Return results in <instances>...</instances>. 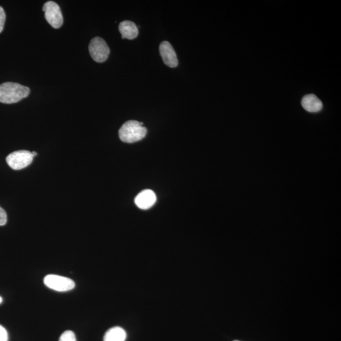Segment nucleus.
I'll use <instances>...</instances> for the list:
<instances>
[{
	"mask_svg": "<svg viewBox=\"0 0 341 341\" xmlns=\"http://www.w3.org/2000/svg\"><path fill=\"white\" fill-rule=\"evenodd\" d=\"M44 284L49 288L58 292H66L74 289V281L66 277L50 274L44 279Z\"/></svg>",
	"mask_w": 341,
	"mask_h": 341,
	"instance_id": "20e7f679",
	"label": "nucleus"
},
{
	"mask_svg": "<svg viewBox=\"0 0 341 341\" xmlns=\"http://www.w3.org/2000/svg\"><path fill=\"white\" fill-rule=\"evenodd\" d=\"M7 222V215L3 209L0 207V226H4Z\"/></svg>",
	"mask_w": 341,
	"mask_h": 341,
	"instance_id": "4468645a",
	"label": "nucleus"
},
{
	"mask_svg": "<svg viewBox=\"0 0 341 341\" xmlns=\"http://www.w3.org/2000/svg\"></svg>",
	"mask_w": 341,
	"mask_h": 341,
	"instance_id": "a211bd4d",
	"label": "nucleus"
},
{
	"mask_svg": "<svg viewBox=\"0 0 341 341\" xmlns=\"http://www.w3.org/2000/svg\"><path fill=\"white\" fill-rule=\"evenodd\" d=\"M2 302H3V299H2V298L1 297V296H0V304H1V303H2Z\"/></svg>",
	"mask_w": 341,
	"mask_h": 341,
	"instance_id": "f3484780",
	"label": "nucleus"
},
{
	"mask_svg": "<svg viewBox=\"0 0 341 341\" xmlns=\"http://www.w3.org/2000/svg\"><path fill=\"white\" fill-rule=\"evenodd\" d=\"M127 333L119 327H112L106 332L104 336V341H125Z\"/></svg>",
	"mask_w": 341,
	"mask_h": 341,
	"instance_id": "9b49d317",
	"label": "nucleus"
},
{
	"mask_svg": "<svg viewBox=\"0 0 341 341\" xmlns=\"http://www.w3.org/2000/svg\"><path fill=\"white\" fill-rule=\"evenodd\" d=\"M29 93V88L21 84L13 83L1 84H0V103H18L28 97Z\"/></svg>",
	"mask_w": 341,
	"mask_h": 341,
	"instance_id": "f257e3e1",
	"label": "nucleus"
},
{
	"mask_svg": "<svg viewBox=\"0 0 341 341\" xmlns=\"http://www.w3.org/2000/svg\"><path fill=\"white\" fill-rule=\"evenodd\" d=\"M43 10L48 23L53 28H60L63 24V18L58 4L52 1L46 2L44 4Z\"/></svg>",
	"mask_w": 341,
	"mask_h": 341,
	"instance_id": "423d86ee",
	"label": "nucleus"
},
{
	"mask_svg": "<svg viewBox=\"0 0 341 341\" xmlns=\"http://www.w3.org/2000/svg\"><path fill=\"white\" fill-rule=\"evenodd\" d=\"M156 201V196L151 190H144L141 192L135 199L137 207L141 209L147 210L154 205Z\"/></svg>",
	"mask_w": 341,
	"mask_h": 341,
	"instance_id": "6e6552de",
	"label": "nucleus"
},
{
	"mask_svg": "<svg viewBox=\"0 0 341 341\" xmlns=\"http://www.w3.org/2000/svg\"><path fill=\"white\" fill-rule=\"evenodd\" d=\"M32 154L28 150H18L12 152L6 157V161L9 167L14 170L24 169L32 162Z\"/></svg>",
	"mask_w": 341,
	"mask_h": 341,
	"instance_id": "39448f33",
	"label": "nucleus"
},
{
	"mask_svg": "<svg viewBox=\"0 0 341 341\" xmlns=\"http://www.w3.org/2000/svg\"><path fill=\"white\" fill-rule=\"evenodd\" d=\"M119 30L123 39H134L139 34L138 28L136 24L129 21L121 22L119 25Z\"/></svg>",
	"mask_w": 341,
	"mask_h": 341,
	"instance_id": "1a4fd4ad",
	"label": "nucleus"
},
{
	"mask_svg": "<svg viewBox=\"0 0 341 341\" xmlns=\"http://www.w3.org/2000/svg\"><path fill=\"white\" fill-rule=\"evenodd\" d=\"M90 56L97 63H103L109 57L110 50L105 40L99 37L91 40L88 46Z\"/></svg>",
	"mask_w": 341,
	"mask_h": 341,
	"instance_id": "7ed1b4c3",
	"label": "nucleus"
},
{
	"mask_svg": "<svg viewBox=\"0 0 341 341\" xmlns=\"http://www.w3.org/2000/svg\"><path fill=\"white\" fill-rule=\"evenodd\" d=\"M6 15L3 8L0 6V33L3 30L4 22H5Z\"/></svg>",
	"mask_w": 341,
	"mask_h": 341,
	"instance_id": "ddd939ff",
	"label": "nucleus"
},
{
	"mask_svg": "<svg viewBox=\"0 0 341 341\" xmlns=\"http://www.w3.org/2000/svg\"><path fill=\"white\" fill-rule=\"evenodd\" d=\"M303 108L310 113H317L322 110L323 105L322 101L313 94H309L302 99Z\"/></svg>",
	"mask_w": 341,
	"mask_h": 341,
	"instance_id": "9d476101",
	"label": "nucleus"
},
{
	"mask_svg": "<svg viewBox=\"0 0 341 341\" xmlns=\"http://www.w3.org/2000/svg\"><path fill=\"white\" fill-rule=\"evenodd\" d=\"M147 132V128L143 127L140 122L130 120L124 123L120 128L119 137L123 142L131 143L142 140Z\"/></svg>",
	"mask_w": 341,
	"mask_h": 341,
	"instance_id": "f03ea898",
	"label": "nucleus"
},
{
	"mask_svg": "<svg viewBox=\"0 0 341 341\" xmlns=\"http://www.w3.org/2000/svg\"><path fill=\"white\" fill-rule=\"evenodd\" d=\"M159 52L166 65L170 68H175L178 66V60L176 52L169 42H162L159 46Z\"/></svg>",
	"mask_w": 341,
	"mask_h": 341,
	"instance_id": "0eeeda50",
	"label": "nucleus"
},
{
	"mask_svg": "<svg viewBox=\"0 0 341 341\" xmlns=\"http://www.w3.org/2000/svg\"><path fill=\"white\" fill-rule=\"evenodd\" d=\"M59 341H77L74 332L66 331L61 334Z\"/></svg>",
	"mask_w": 341,
	"mask_h": 341,
	"instance_id": "f8f14e48",
	"label": "nucleus"
},
{
	"mask_svg": "<svg viewBox=\"0 0 341 341\" xmlns=\"http://www.w3.org/2000/svg\"><path fill=\"white\" fill-rule=\"evenodd\" d=\"M31 154H32L33 157H34L37 155V153L35 152H31Z\"/></svg>",
	"mask_w": 341,
	"mask_h": 341,
	"instance_id": "dca6fc26",
	"label": "nucleus"
},
{
	"mask_svg": "<svg viewBox=\"0 0 341 341\" xmlns=\"http://www.w3.org/2000/svg\"><path fill=\"white\" fill-rule=\"evenodd\" d=\"M8 335L7 331L3 326L0 325V341H8Z\"/></svg>",
	"mask_w": 341,
	"mask_h": 341,
	"instance_id": "2eb2a0df",
	"label": "nucleus"
}]
</instances>
